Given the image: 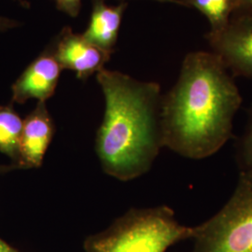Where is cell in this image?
Instances as JSON below:
<instances>
[{"instance_id":"cell-1","label":"cell","mask_w":252,"mask_h":252,"mask_svg":"<svg viewBox=\"0 0 252 252\" xmlns=\"http://www.w3.org/2000/svg\"><path fill=\"white\" fill-rule=\"evenodd\" d=\"M241 104L234 78L216 54L189 53L177 83L162 97V147L195 160L213 155L232 137Z\"/></svg>"},{"instance_id":"cell-2","label":"cell","mask_w":252,"mask_h":252,"mask_svg":"<svg viewBox=\"0 0 252 252\" xmlns=\"http://www.w3.org/2000/svg\"><path fill=\"white\" fill-rule=\"evenodd\" d=\"M96 79L106 101L96 136L101 166L117 180H134L150 170L162 147L161 87L105 68Z\"/></svg>"},{"instance_id":"cell-3","label":"cell","mask_w":252,"mask_h":252,"mask_svg":"<svg viewBox=\"0 0 252 252\" xmlns=\"http://www.w3.org/2000/svg\"><path fill=\"white\" fill-rule=\"evenodd\" d=\"M194 227L181 225L166 206L131 209L105 231L90 235L85 252H165L192 238Z\"/></svg>"},{"instance_id":"cell-4","label":"cell","mask_w":252,"mask_h":252,"mask_svg":"<svg viewBox=\"0 0 252 252\" xmlns=\"http://www.w3.org/2000/svg\"><path fill=\"white\" fill-rule=\"evenodd\" d=\"M191 252H252V171H241L230 200L195 226Z\"/></svg>"},{"instance_id":"cell-5","label":"cell","mask_w":252,"mask_h":252,"mask_svg":"<svg viewBox=\"0 0 252 252\" xmlns=\"http://www.w3.org/2000/svg\"><path fill=\"white\" fill-rule=\"evenodd\" d=\"M206 37L228 70L252 79V13L234 12L223 29Z\"/></svg>"},{"instance_id":"cell-6","label":"cell","mask_w":252,"mask_h":252,"mask_svg":"<svg viewBox=\"0 0 252 252\" xmlns=\"http://www.w3.org/2000/svg\"><path fill=\"white\" fill-rule=\"evenodd\" d=\"M50 46L62 69L72 70L82 81L104 69L112 54L75 34L70 27L63 28Z\"/></svg>"},{"instance_id":"cell-7","label":"cell","mask_w":252,"mask_h":252,"mask_svg":"<svg viewBox=\"0 0 252 252\" xmlns=\"http://www.w3.org/2000/svg\"><path fill=\"white\" fill-rule=\"evenodd\" d=\"M61 70L62 67L49 46L13 83L12 101L18 104H24L29 99L46 102L54 95Z\"/></svg>"},{"instance_id":"cell-8","label":"cell","mask_w":252,"mask_h":252,"mask_svg":"<svg viewBox=\"0 0 252 252\" xmlns=\"http://www.w3.org/2000/svg\"><path fill=\"white\" fill-rule=\"evenodd\" d=\"M54 134V121L46 108V102L36 107L23 121L20 136V168L39 167Z\"/></svg>"},{"instance_id":"cell-9","label":"cell","mask_w":252,"mask_h":252,"mask_svg":"<svg viewBox=\"0 0 252 252\" xmlns=\"http://www.w3.org/2000/svg\"><path fill=\"white\" fill-rule=\"evenodd\" d=\"M126 7V2L108 6L105 0H93L90 23L82 36L94 45L113 53Z\"/></svg>"},{"instance_id":"cell-10","label":"cell","mask_w":252,"mask_h":252,"mask_svg":"<svg viewBox=\"0 0 252 252\" xmlns=\"http://www.w3.org/2000/svg\"><path fill=\"white\" fill-rule=\"evenodd\" d=\"M23 120L12 106H0V153L13 160L19 168V143Z\"/></svg>"},{"instance_id":"cell-11","label":"cell","mask_w":252,"mask_h":252,"mask_svg":"<svg viewBox=\"0 0 252 252\" xmlns=\"http://www.w3.org/2000/svg\"><path fill=\"white\" fill-rule=\"evenodd\" d=\"M179 5L196 9L205 15L211 27L209 32L223 29L237 10L235 0H180Z\"/></svg>"},{"instance_id":"cell-12","label":"cell","mask_w":252,"mask_h":252,"mask_svg":"<svg viewBox=\"0 0 252 252\" xmlns=\"http://www.w3.org/2000/svg\"><path fill=\"white\" fill-rule=\"evenodd\" d=\"M236 159L241 171H252V108L243 135L236 144Z\"/></svg>"},{"instance_id":"cell-13","label":"cell","mask_w":252,"mask_h":252,"mask_svg":"<svg viewBox=\"0 0 252 252\" xmlns=\"http://www.w3.org/2000/svg\"><path fill=\"white\" fill-rule=\"evenodd\" d=\"M56 8L69 15L70 17H77L80 14L81 0H54Z\"/></svg>"},{"instance_id":"cell-14","label":"cell","mask_w":252,"mask_h":252,"mask_svg":"<svg viewBox=\"0 0 252 252\" xmlns=\"http://www.w3.org/2000/svg\"><path fill=\"white\" fill-rule=\"evenodd\" d=\"M20 26L17 21L15 20H11V19L7 18V17H3L0 16V32H4L9 29L18 27Z\"/></svg>"},{"instance_id":"cell-15","label":"cell","mask_w":252,"mask_h":252,"mask_svg":"<svg viewBox=\"0 0 252 252\" xmlns=\"http://www.w3.org/2000/svg\"><path fill=\"white\" fill-rule=\"evenodd\" d=\"M237 3V10L235 12L252 13V0H235Z\"/></svg>"},{"instance_id":"cell-16","label":"cell","mask_w":252,"mask_h":252,"mask_svg":"<svg viewBox=\"0 0 252 252\" xmlns=\"http://www.w3.org/2000/svg\"><path fill=\"white\" fill-rule=\"evenodd\" d=\"M0 252H18L0 238Z\"/></svg>"},{"instance_id":"cell-17","label":"cell","mask_w":252,"mask_h":252,"mask_svg":"<svg viewBox=\"0 0 252 252\" xmlns=\"http://www.w3.org/2000/svg\"><path fill=\"white\" fill-rule=\"evenodd\" d=\"M15 168H19L17 165L15 164H12L11 166H1L0 165V173H4V172H8L9 170H12V169H15Z\"/></svg>"},{"instance_id":"cell-18","label":"cell","mask_w":252,"mask_h":252,"mask_svg":"<svg viewBox=\"0 0 252 252\" xmlns=\"http://www.w3.org/2000/svg\"><path fill=\"white\" fill-rule=\"evenodd\" d=\"M154 1H158V2H162V3H174V4H180V0H154Z\"/></svg>"},{"instance_id":"cell-19","label":"cell","mask_w":252,"mask_h":252,"mask_svg":"<svg viewBox=\"0 0 252 252\" xmlns=\"http://www.w3.org/2000/svg\"><path fill=\"white\" fill-rule=\"evenodd\" d=\"M19 2H20V3H21V4H22V5H23V6H24V7H28V4H27V3H26V2H24V1H23V0H18Z\"/></svg>"}]
</instances>
